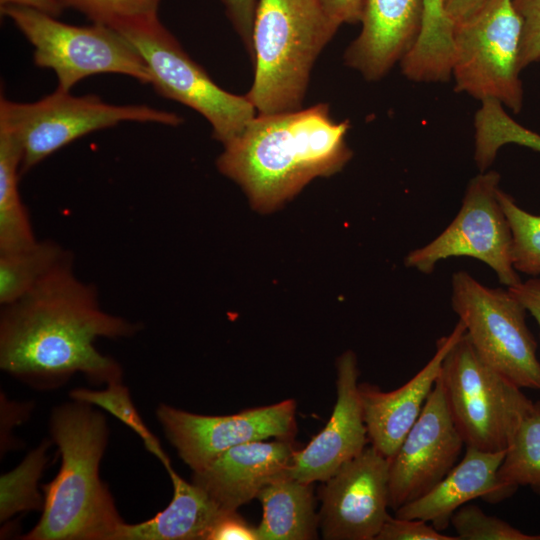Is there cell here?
Wrapping results in <instances>:
<instances>
[{"label": "cell", "instance_id": "obj_23", "mask_svg": "<svg viewBox=\"0 0 540 540\" xmlns=\"http://www.w3.org/2000/svg\"><path fill=\"white\" fill-rule=\"evenodd\" d=\"M22 157L17 140L0 128V253L21 250L37 241L18 189Z\"/></svg>", "mask_w": 540, "mask_h": 540}, {"label": "cell", "instance_id": "obj_36", "mask_svg": "<svg viewBox=\"0 0 540 540\" xmlns=\"http://www.w3.org/2000/svg\"><path fill=\"white\" fill-rule=\"evenodd\" d=\"M508 290L524 305L540 328V278H530L525 282L508 287Z\"/></svg>", "mask_w": 540, "mask_h": 540}, {"label": "cell", "instance_id": "obj_3", "mask_svg": "<svg viewBox=\"0 0 540 540\" xmlns=\"http://www.w3.org/2000/svg\"><path fill=\"white\" fill-rule=\"evenodd\" d=\"M50 433L61 467L42 486V516L23 539L115 540L124 521L99 476L108 442L105 417L91 404L73 400L53 408Z\"/></svg>", "mask_w": 540, "mask_h": 540}, {"label": "cell", "instance_id": "obj_4", "mask_svg": "<svg viewBox=\"0 0 540 540\" xmlns=\"http://www.w3.org/2000/svg\"><path fill=\"white\" fill-rule=\"evenodd\" d=\"M339 27L318 0H259L246 94L257 114L302 108L314 63Z\"/></svg>", "mask_w": 540, "mask_h": 540}, {"label": "cell", "instance_id": "obj_27", "mask_svg": "<svg viewBox=\"0 0 540 540\" xmlns=\"http://www.w3.org/2000/svg\"><path fill=\"white\" fill-rule=\"evenodd\" d=\"M70 397L72 400L96 405L108 411L141 437L146 448L162 462L165 468L171 465L158 439L146 427L137 412L129 391L122 382L108 384L106 389L98 391L86 388L74 389L70 392Z\"/></svg>", "mask_w": 540, "mask_h": 540}, {"label": "cell", "instance_id": "obj_26", "mask_svg": "<svg viewBox=\"0 0 540 540\" xmlns=\"http://www.w3.org/2000/svg\"><path fill=\"white\" fill-rule=\"evenodd\" d=\"M51 441L45 439L31 450L24 460L0 478V521L32 510H43L44 497L38 491V481L48 461Z\"/></svg>", "mask_w": 540, "mask_h": 540}, {"label": "cell", "instance_id": "obj_8", "mask_svg": "<svg viewBox=\"0 0 540 540\" xmlns=\"http://www.w3.org/2000/svg\"><path fill=\"white\" fill-rule=\"evenodd\" d=\"M0 9L33 46L35 64L55 72L57 89L70 91L80 80L99 73L122 74L151 85L147 64L117 30L96 23L66 24L22 6Z\"/></svg>", "mask_w": 540, "mask_h": 540}, {"label": "cell", "instance_id": "obj_22", "mask_svg": "<svg viewBox=\"0 0 540 540\" xmlns=\"http://www.w3.org/2000/svg\"><path fill=\"white\" fill-rule=\"evenodd\" d=\"M453 25L442 0H424L421 32L401 60L402 73L417 82L446 81L452 73Z\"/></svg>", "mask_w": 540, "mask_h": 540}, {"label": "cell", "instance_id": "obj_11", "mask_svg": "<svg viewBox=\"0 0 540 540\" xmlns=\"http://www.w3.org/2000/svg\"><path fill=\"white\" fill-rule=\"evenodd\" d=\"M500 175L483 171L472 178L452 222L431 242L409 252L405 265L430 274L450 257H471L488 265L508 287L521 282L512 262L511 231L498 199Z\"/></svg>", "mask_w": 540, "mask_h": 540}, {"label": "cell", "instance_id": "obj_38", "mask_svg": "<svg viewBox=\"0 0 540 540\" xmlns=\"http://www.w3.org/2000/svg\"><path fill=\"white\" fill-rule=\"evenodd\" d=\"M6 5L35 9L53 17H58L64 9L59 0H0V6Z\"/></svg>", "mask_w": 540, "mask_h": 540}, {"label": "cell", "instance_id": "obj_25", "mask_svg": "<svg viewBox=\"0 0 540 540\" xmlns=\"http://www.w3.org/2000/svg\"><path fill=\"white\" fill-rule=\"evenodd\" d=\"M498 483L512 495L528 486L540 496V400L521 420L497 471Z\"/></svg>", "mask_w": 540, "mask_h": 540}, {"label": "cell", "instance_id": "obj_18", "mask_svg": "<svg viewBox=\"0 0 540 540\" xmlns=\"http://www.w3.org/2000/svg\"><path fill=\"white\" fill-rule=\"evenodd\" d=\"M295 450L293 440L285 439L237 445L193 472L191 482L222 510L236 511L286 470Z\"/></svg>", "mask_w": 540, "mask_h": 540}, {"label": "cell", "instance_id": "obj_10", "mask_svg": "<svg viewBox=\"0 0 540 540\" xmlns=\"http://www.w3.org/2000/svg\"><path fill=\"white\" fill-rule=\"evenodd\" d=\"M451 304L489 366L520 388L540 390L537 343L525 321L527 310L508 288H490L460 270L452 276Z\"/></svg>", "mask_w": 540, "mask_h": 540}, {"label": "cell", "instance_id": "obj_12", "mask_svg": "<svg viewBox=\"0 0 540 540\" xmlns=\"http://www.w3.org/2000/svg\"><path fill=\"white\" fill-rule=\"evenodd\" d=\"M156 414L178 456L193 472L234 446L271 438L293 440L297 430L294 399L220 416L161 404Z\"/></svg>", "mask_w": 540, "mask_h": 540}, {"label": "cell", "instance_id": "obj_28", "mask_svg": "<svg viewBox=\"0 0 540 540\" xmlns=\"http://www.w3.org/2000/svg\"><path fill=\"white\" fill-rule=\"evenodd\" d=\"M498 199L507 218L512 238V262L516 271L536 277L540 275V215L519 207L503 190Z\"/></svg>", "mask_w": 540, "mask_h": 540}, {"label": "cell", "instance_id": "obj_15", "mask_svg": "<svg viewBox=\"0 0 540 540\" xmlns=\"http://www.w3.org/2000/svg\"><path fill=\"white\" fill-rule=\"evenodd\" d=\"M337 398L325 427L302 449H296L286 474L306 483L324 482L358 456L369 442L359 393V369L353 351L336 363Z\"/></svg>", "mask_w": 540, "mask_h": 540}, {"label": "cell", "instance_id": "obj_32", "mask_svg": "<svg viewBox=\"0 0 540 540\" xmlns=\"http://www.w3.org/2000/svg\"><path fill=\"white\" fill-rule=\"evenodd\" d=\"M375 540H458L420 519L387 517Z\"/></svg>", "mask_w": 540, "mask_h": 540}, {"label": "cell", "instance_id": "obj_20", "mask_svg": "<svg viewBox=\"0 0 540 540\" xmlns=\"http://www.w3.org/2000/svg\"><path fill=\"white\" fill-rule=\"evenodd\" d=\"M173 484L169 505L153 518L138 524H124L115 540H206L224 511L200 487L166 468Z\"/></svg>", "mask_w": 540, "mask_h": 540}, {"label": "cell", "instance_id": "obj_9", "mask_svg": "<svg viewBox=\"0 0 540 540\" xmlns=\"http://www.w3.org/2000/svg\"><path fill=\"white\" fill-rule=\"evenodd\" d=\"M522 18L513 0H488L453 26L452 76L457 92L494 100L518 113L523 105L519 74Z\"/></svg>", "mask_w": 540, "mask_h": 540}, {"label": "cell", "instance_id": "obj_5", "mask_svg": "<svg viewBox=\"0 0 540 540\" xmlns=\"http://www.w3.org/2000/svg\"><path fill=\"white\" fill-rule=\"evenodd\" d=\"M439 380L465 446L478 450H506L533 405L522 388L478 355L466 331L445 355Z\"/></svg>", "mask_w": 540, "mask_h": 540}, {"label": "cell", "instance_id": "obj_1", "mask_svg": "<svg viewBox=\"0 0 540 540\" xmlns=\"http://www.w3.org/2000/svg\"><path fill=\"white\" fill-rule=\"evenodd\" d=\"M140 329L101 309L95 287L75 276L69 256L22 298L2 306L0 367L42 387L75 373L94 383L121 382L120 365L94 342L132 337Z\"/></svg>", "mask_w": 540, "mask_h": 540}, {"label": "cell", "instance_id": "obj_29", "mask_svg": "<svg viewBox=\"0 0 540 540\" xmlns=\"http://www.w3.org/2000/svg\"><path fill=\"white\" fill-rule=\"evenodd\" d=\"M450 524L458 540H540V534H527L506 521L490 516L476 505L465 504L455 511Z\"/></svg>", "mask_w": 540, "mask_h": 540}, {"label": "cell", "instance_id": "obj_30", "mask_svg": "<svg viewBox=\"0 0 540 540\" xmlns=\"http://www.w3.org/2000/svg\"><path fill=\"white\" fill-rule=\"evenodd\" d=\"M86 15L93 23L116 28L137 20L156 17L161 0H59Z\"/></svg>", "mask_w": 540, "mask_h": 540}, {"label": "cell", "instance_id": "obj_2", "mask_svg": "<svg viewBox=\"0 0 540 540\" xmlns=\"http://www.w3.org/2000/svg\"><path fill=\"white\" fill-rule=\"evenodd\" d=\"M349 120L336 121L325 103L294 111L257 114L217 160L219 171L259 211H271L316 177L340 171L352 157Z\"/></svg>", "mask_w": 540, "mask_h": 540}, {"label": "cell", "instance_id": "obj_21", "mask_svg": "<svg viewBox=\"0 0 540 540\" xmlns=\"http://www.w3.org/2000/svg\"><path fill=\"white\" fill-rule=\"evenodd\" d=\"M263 516L257 526L259 540H311L317 538L313 483L299 481L284 471L257 495Z\"/></svg>", "mask_w": 540, "mask_h": 540}, {"label": "cell", "instance_id": "obj_14", "mask_svg": "<svg viewBox=\"0 0 540 540\" xmlns=\"http://www.w3.org/2000/svg\"><path fill=\"white\" fill-rule=\"evenodd\" d=\"M464 445L438 377L420 416L389 459V507L395 511L430 491L456 465Z\"/></svg>", "mask_w": 540, "mask_h": 540}, {"label": "cell", "instance_id": "obj_31", "mask_svg": "<svg viewBox=\"0 0 540 540\" xmlns=\"http://www.w3.org/2000/svg\"><path fill=\"white\" fill-rule=\"evenodd\" d=\"M522 18L519 66L540 60V0H513Z\"/></svg>", "mask_w": 540, "mask_h": 540}, {"label": "cell", "instance_id": "obj_13", "mask_svg": "<svg viewBox=\"0 0 540 540\" xmlns=\"http://www.w3.org/2000/svg\"><path fill=\"white\" fill-rule=\"evenodd\" d=\"M389 459L373 446L322 482L319 529L325 540H375L389 516Z\"/></svg>", "mask_w": 540, "mask_h": 540}, {"label": "cell", "instance_id": "obj_7", "mask_svg": "<svg viewBox=\"0 0 540 540\" xmlns=\"http://www.w3.org/2000/svg\"><path fill=\"white\" fill-rule=\"evenodd\" d=\"M147 64L151 85L162 96L201 114L211 125L214 139L228 144L257 115L246 95L219 87L183 50L158 16L133 21L116 28Z\"/></svg>", "mask_w": 540, "mask_h": 540}, {"label": "cell", "instance_id": "obj_37", "mask_svg": "<svg viewBox=\"0 0 540 540\" xmlns=\"http://www.w3.org/2000/svg\"><path fill=\"white\" fill-rule=\"evenodd\" d=\"M488 0H442L446 17L456 25L476 13Z\"/></svg>", "mask_w": 540, "mask_h": 540}, {"label": "cell", "instance_id": "obj_33", "mask_svg": "<svg viewBox=\"0 0 540 540\" xmlns=\"http://www.w3.org/2000/svg\"><path fill=\"white\" fill-rule=\"evenodd\" d=\"M206 540H259L257 527L236 511H223L211 527Z\"/></svg>", "mask_w": 540, "mask_h": 540}, {"label": "cell", "instance_id": "obj_16", "mask_svg": "<svg viewBox=\"0 0 540 540\" xmlns=\"http://www.w3.org/2000/svg\"><path fill=\"white\" fill-rule=\"evenodd\" d=\"M466 331L458 320L452 332L436 342V351L427 364L408 382L392 391L359 383L363 417L371 446L391 459L417 421L441 370L442 361Z\"/></svg>", "mask_w": 540, "mask_h": 540}, {"label": "cell", "instance_id": "obj_17", "mask_svg": "<svg viewBox=\"0 0 540 540\" xmlns=\"http://www.w3.org/2000/svg\"><path fill=\"white\" fill-rule=\"evenodd\" d=\"M424 0H366L359 35L344 62L366 80L384 77L415 45L421 32Z\"/></svg>", "mask_w": 540, "mask_h": 540}, {"label": "cell", "instance_id": "obj_35", "mask_svg": "<svg viewBox=\"0 0 540 540\" xmlns=\"http://www.w3.org/2000/svg\"><path fill=\"white\" fill-rule=\"evenodd\" d=\"M339 26L361 22L366 0H318Z\"/></svg>", "mask_w": 540, "mask_h": 540}, {"label": "cell", "instance_id": "obj_34", "mask_svg": "<svg viewBox=\"0 0 540 540\" xmlns=\"http://www.w3.org/2000/svg\"><path fill=\"white\" fill-rule=\"evenodd\" d=\"M247 52L252 55V33L259 0H221Z\"/></svg>", "mask_w": 540, "mask_h": 540}, {"label": "cell", "instance_id": "obj_6", "mask_svg": "<svg viewBox=\"0 0 540 540\" xmlns=\"http://www.w3.org/2000/svg\"><path fill=\"white\" fill-rule=\"evenodd\" d=\"M126 121L177 126L182 118L147 105H113L96 95L77 97L60 89L36 102L0 100V128L21 146V173L84 135Z\"/></svg>", "mask_w": 540, "mask_h": 540}, {"label": "cell", "instance_id": "obj_19", "mask_svg": "<svg viewBox=\"0 0 540 540\" xmlns=\"http://www.w3.org/2000/svg\"><path fill=\"white\" fill-rule=\"evenodd\" d=\"M505 452L466 446L463 459L430 491L395 510V517L431 522L442 531L449 526L455 511L473 499L496 504L511 497L497 481Z\"/></svg>", "mask_w": 540, "mask_h": 540}, {"label": "cell", "instance_id": "obj_24", "mask_svg": "<svg viewBox=\"0 0 540 540\" xmlns=\"http://www.w3.org/2000/svg\"><path fill=\"white\" fill-rule=\"evenodd\" d=\"M69 256L52 240H37L30 247L0 253V304L5 306L22 298Z\"/></svg>", "mask_w": 540, "mask_h": 540}]
</instances>
